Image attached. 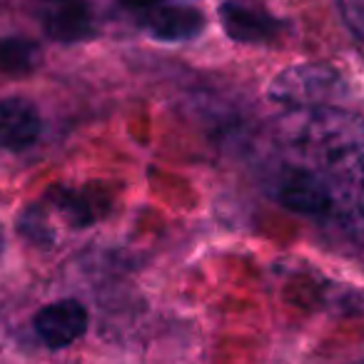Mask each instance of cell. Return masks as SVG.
I'll use <instances>...</instances> for the list:
<instances>
[{"instance_id":"6da1fadb","label":"cell","mask_w":364,"mask_h":364,"mask_svg":"<svg viewBox=\"0 0 364 364\" xmlns=\"http://www.w3.org/2000/svg\"><path fill=\"white\" fill-rule=\"evenodd\" d=\"M299 147L322 175L364 185V120L339 107H317L299 125Z\"/></svg>"},{"instance_id":"7a4b0ae2","label":"cell","mask_w":364,"mask_h":364,"mask_svg":"<svg viewBox=\"0 0 364 364\" xmlns=\"http://www.w3.org/2000/svg\"><path fill=\"white\" fill-rule=\"evenodd\" d=\"M342 92V75L327 63H302L282 70L269 85L274 102L292 107L322 105L324 100Z\"/></svg>"},{"instance_id":"3957f363","label":"cell","mask_w":364,"mask_h":364,"mask_svg":"<svg viewBox=\"0 0 364 364\" xmlns=\"http://www.w3.org/2000/svg\"><path fill=\"white\" fill-rule=\"evenodd\" d=\"M33 327L48 349H65L85 334L87 309L77 299H58L36 314Z\"/></svg>"},{"instance_id":"277c9868","label":"cell","mask_w":364,"mask_h":364,"mask_svg":"<svg viewBox=\"0 0 364 364\" xmlns=\"http://www.w3.org/2000/svg\"><path fill=\"white\" fill-rule=\"evenodd\" d=\"M277 200L284 210L297 215H327L334 205L332 190L324 177L307 170H292L282 177L277 190Z\"/></svg>"},{"instance_id":"5b68a950","label":"cell","mask_w":364,"mask_h":364,"mask_svg":"<svg viewBox=\"0 0 364 364\" xmlns=\"http://www.w3.org/2000/svg\"><path fill=\"white\" fill-rule=\"evenodd\" d=\"M205 26V13L193 6H155L142 18V28L162 43L195 41Z\"/></svg>"},{"instance_id":"8992f818","label":"cell","mask_w":364,"mask_h":364,"mask_svg":"<svg viewBox=\"0 0 364 364\" xmlns=\"http://www.w3.org/2000/svg\"><path fill=\"white\" fill-rule=\"evenodd\" d=\"M41 112L31 100L16 95L0 100V147L3 150H26L41 137Z\"/></svg>"},{"instance_id":"52a82bcc","label":"cell","mask_w":364,"mask_h":364,"mask_svg":"<svg viewBox=\"0 0 364 364\" xmlns=\"http://www.w3.org/2000/svg\"><path fill=\"white\" fill-rule=\"evenodd\" d=\"M220 21L230 41L245 43V46L269 43L279 33V23L272 16L245 6L240 0H225L220 6Z\"/></svg>"},{"instance_id":"ba28073f","label":"cell","mask_w":364,"mask_h":364,"mask_svg":"<svg viewBox=\"0 0 364 364\" xmlns=\"http://www.w3.org/2000/svg\"><path fill=\"white\" fill-rule=\"evenodd\" d=\"M46 33L53 41L80 43L95 36V18L80 0H55L43 18Z\"/></svg>"},{"instance_id":"9c48e42d","label":"cell","mask_w":364,"mask_h":364,"mask_svg":"<svg viewBox=\"0 0 364 364\" xmlns=\"http://www.w3.org/2000/svg\"><path fill=\"white\" fill-rule=\"evenodd\" d=\"M43 63V48L41 43L28 41V38H3L0 41V70L6 75L23 77L38 70Z\"/></svg>"},{"instance_id":"30bf717a","label":"cell","mask_w":364,"mask_h":364,"mask_svg":"<svg viewBox=\"0 0 364 364\" xmlns=\"http://www.w3.org/2000/svg\"><path fill=\"white\" fill-rule=\"evenodd\" d=\"M50 200L75 228H85V225H90L100 215V210L92 205V200L87 195L77 193V190H58L55 198Z\"/></svg>"},{"instance_id":"8fae6325","label":"cell","mask_w":364,"mask_h":364,"mask_svg":"<svg viewBox=\"0 0 364 364\" xmlns=\"http://www.w3.org/2000/svg\"><path fill=\"white\" fill-rule=\"evenodd\" d=\"M18 230H21V232L36 245H50L53 242V230L48 228L46 215H41V210L38 208H31L21 215V220H18Z\"/></svg>"},{"instance_id":"7c38bea8","label":"cell","mask_w":364,"mask_h":364,"mask_svg":"<svg viewBox=\"0 0 364 364\" xmlns=\"http://www.w3.org/2000/svg\"><path fill=\"white\" fill-rule=\"evenodd\" d=\"M339 8L349 31L364 41V0H339Z\"/></svg>"},{"instance_id":"4fadbf2b","label":"cell","mask_w":364,"mask_h":364,"mask_svg":"<svg viewBox=\"0 0 364 364\" xmlns=\"http://www.w3.org/2000/svg\"><path fill=\"white\" fill-rule=\"evenodd\" d=\"M122 6L132 8V11H150V8H155L160 0H120Z\"/></svg>"},{"instance_id":"5bb4252c","label":"cell","mask_w":364,"mask_h":364,"mask_svg":"<svg viewBox=\"0 0 364 364\" xmlns=\"http://www.w3.org/2000/svg\"><path fill=\"white\" fill-rule=\"evenodd\" d=\"M3 247H6V237H3V230H0V255H3Z\"/></svg>"}]
</instances>
